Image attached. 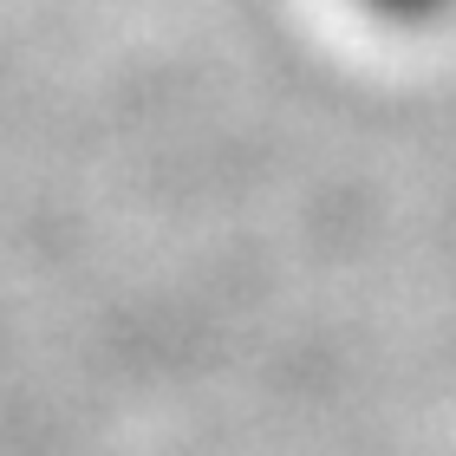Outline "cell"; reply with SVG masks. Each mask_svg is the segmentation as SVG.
<instances>
[{
	"label": "cell",
	"instance_id": "obj_1",
	"mask_svg": "<svg viewBox=\"0 0 456 456\" xmlns=\"http://www.w3.org/2000/svg\"><path fill=\"white\" fill-rule=\"evenodd\" d=\"M379 20H398V27H430V20L456 13V0H365Z\"/></svg>",
	"mask_w": 456,
	"mask_h": 456
}]
</instances>
